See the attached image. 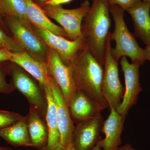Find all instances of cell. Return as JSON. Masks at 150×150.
<instances>
[{"instance_id": "cell-23", "label": "cell", "mask_w": 150, "mask_h": 150, "mask_svg": "<svg viewBox=\"0 0 150 150\" xmlns=\"http://www.w3.org/2000/svg\"><path fill=\"white\" fill-rule=\"evenodd\" d=\"M25 118V117L16 112L0 110V129L12 125Z\"/></svg>"}, {"instance_id": "cell-22", "label": "cell", "mask_w": 150, "mask_h": 150, "mask_svg": "<svg viewBox=\"0 0 150 150\" xmlns=\"http://www.w3.org/2000/svg\"><path fill=\"white\" fill-rule=\"evenodd\" d=\"M0 48L13 52H21L24 51L13 38H12L7 35L1 28Z\"/></svg>"}, {"instance_id": "cell-19", "label": "cell", "mask_w": 150, "mask_h": 150, "mask_svg": "<svg viewBox=\"0 0 150 150\" xmlns=\"http://www.w3.org/2000/svg\"><path fill=\"white\" fill-rule=\"evenodd\" d=\"M25 1L27 4L28 18L31 24L70 40L64 30L52 22L42 8L33 2L32 0H25Z\"/></svg>"}, {"instance_id": "cell-14", "label": "cell", "mask_w": 150, "mask_h": 150, "mask_svg": "<svg viewBox=\"0 0 150 150\" xmlns=\"http://www.w3.org/2000/svg\"><path fill=\"white\" fill-rule=\"evenodd\" d=\"M110 112L104 121L101 132L105 138L98 144L103 150H117L121 144V135L125 119L122 118L115 109L110 108Z\"/></svg>"}, {"instance_id": "cell-32", "label": "cell", "mask_w": 150, "mask_h": 150, "mask_svg": "<svg viewBox=\"0 0 150 150\" xmlns=\"http://www.w3.org/2000/svg\"><path fill=\"white\" fill-rule=\"evenodd\" d=\"M3 15H4V14L3 9L2 1V0H0V16Z\"/></svg>"}, {"instance_id": "cell-3", "label": "cell", "mask_w": 150, "mask_h": 150, "mask_svg": "<svg viewBox=\"0 0 150 150\" xmlns=\"http://www.w3.org/2000/svg\"><path fill=\"white\" fill-rule=\"evenodd\" d=\"M110 12L115 23L113 32H110V39L115 41L111 48L112 56L117 61L122 57H129L132 63L142 65L146 61L144 50L138 45L135 36L129 31L124 19V10L117 5L109 6Z\"/></svg>"}, {"instance_id": "cell-6", "label": "cell", "mask_w": 150, "mask_h": 150, "mask_svg": "<svg viewBox=\"0 0 150 150\" xmlns=\"http://www.w3.org/2000/svg\"><path fill=\"white\" fill-rule=\"evenodd\" d=\"M6 19L14 39L23 51L36 61L46 63L48 47L33 28L26 27L9 18Z\"/></svg>"}, {"instance_id": "cell-29", "label": "cell", "mask_w": 150, "mask_h": 150, "mask_svg": "<svg viewBox=\"0 0 150 150\" xmlns=\"http://www.w3.org/2000/svg\"><path fill=\"white\" fill-rule=\"evenodd\" d=\"M117 150H136L134 148L132 147L130 144H126L122 146L119 147Z\"/></svg>"}, {"instance_id": "cell-2", "label": "cell", "mask_w": 150, "mask_h": 150, "mask_svg": "<svg viewBox=\"0 0 150 150\" xmlns=\"http://www.w3.org/2000/svg\"><path fill=\"white\" fill-rule=\"evenodd\" d=\"M109 12L107 0H93L81 25L82 35L87 47L103 67L111 26Z\"/></svg>"}, {"instance_id": "cell-11", "label": "cell", "mask_w": 150, "mask_h": 150, "mask_svg": "<svg viewBox=\"0 0 150 150\" xmlns=\"http://www.w3.org/2000/svg\"><path fill=\"white\" fill-rule=\"evenodd\" d=\"M50 87L56 103L61 149L62 150H66L68 145L73 143L75 129L74 122L62 91L53 78Z\"/></svg>"}, {"instance_id": "cell-21", "label": "cell", "mask_w": 150, "mask_h": 150, "mask_svg": "<svg viewBox=\"0 0 150 150\" xmlns=\"http://www.w3.org/2000/svg\"><path fill=\"white\" fill-rule=\"evenodd\" d=\"M3 12L6 17L19 22L25 26L32 28L28 18L25 0H2Z\"/></svg>"}, {"instance_id": "cell-16", "label": "cell", "mask_w": 150, "mask_h": 150, "mask_svg": "<svg viewBox=\"0 0 150 150\" xmlns=\"http://www.w3.org/2000/svg\"><path fill=\"white\" fill-rule=\"evenodd\" d=\"M71 116L76 122L93 119L101 115V110L85 93L77 90L69 106Z\"/></svg>"}, {"instance_id": "cell-31", "label": "cell", "mask_w": 150, "mask_h": 150, "mask_svg": "<svg viewBox=\"0 0 150 150\" xmlns=\"http://www.w3.org/2000/svg\"><path fill=\"white\" fill-rule=\"evenodd\" d=\"M91 150H103L102 147L100 146V145L98 143Z\"/></svg>"}, {"instance_id": "cell-30", "label": "cell", "mask_w": 150, "mask_h": 150, "mask_svg": "<svg viewBox=\"0 0 150 150\" xmlns=\"http://www.w3.org/2000/svg\"><path fill=\"white\" fill-rule=\"evenodd\" d=\"M66 150H76L74 147V144L73 143L70 144H69L67 146Z\"/></svg>"}, {"instance_id": "cell-7", "label": "cell", "mask_w": 150, "mask_h": 150, "mask_svg": "<svg viewBox=\"0 0 150 150\" xmlns=\"http://www.w3.org/2000/svg\"><path fill=\"white\" fill-rule=\"evenodd\" d=\"M120 64L124 75L126 86L123 99L116 110L125 119L129 110L137 103L139 94L142 90L139 73L141 65L137 63L130 64L125 56L120 59Z\"/></svg>"}, {"instance_id": "cell-25", "label": "cell", "mask_w": 150, "mask_h": 150, "mask_svg": "<svg viewBox=\"0 0 150 150\" xmlns=\"http://www.w3.org/2000/svg\"><path fill=\"white\" fill-rule=\"evenodd\" d=\"M109 6L117 5L127 11L133 7L140 0H107Z\"/></svg>"}, {"instance_id": "cell-28", "label": "cell", "mask_w": 150, "mask_h": 150, "mask_svg": "<svg viewBox=\"0 0 150 150\" xmlns=\"http://www.w3.org/2000/svg\"><path fill=\"white\" fill-rule=\"evenodd\" d=\"M146 60L150 61V45L146 46L144 49Z\"/></svg>"}, {"instance_id": "cell-9", "label": "cell", "mask_w": 150, "mask_h": 150, "mask_svg": "<svg viewBox=\"0 0 150 150\" xmlns=\"http://www.w3.org/2000/svg\"><path fill=\"white\" fill-rule=\"evenodd\" d=\"M12 85L28 100L30 106L34 108L42 116L45 117L47 101L45 93L20 67L11 69Z\"/></svg>"}, {"instance_id": "cell-13", "label": "cell", "mask_w": 150, "mask_h": 150, "mask_svg": "<svg viewBox=\"0 0 150 150\" xmlns=\"http://www.w3.org/2000/svg\"><path fill=\"white\" fill-rule=\"evenodd\" d=\"M11 61L20 66L37 80L40 87L43 88L51 85L53 77L46 63H41L33 59L26 52L10 51Z\"/></svg>"}, {"instance_id": "cell-27", "label": "cell", "mask_w": 150, "mask_h": 150, "mask_svg": "<svg viewBox=\"0 0 150 150\" xmlns=\"http://www.w3.org/2000/svg\"><path fill=\"white\" fill-rule=\"evenodd\" d=\"M73 0H48L44 3L46 5L52 6H61L63 4H68Z\"/></svg>"}, {"instance_id": "cell-10", "label": "cell", "mask_w": 150, "mask_h": 150, "mask_svg": "<svg viewBox=\"0 0 150 150\" xmlns=\"http://www.w3.org/2000/svg\"><path fill=\"white\" fill-rule=\"evenodd\" d=\"M33 25V28L44 41L48 48L54 49L59 54L64 64L68 67L71 65L79 50L86 45L83 37L70 40L53 34L47 30Z\"/></svg>"}, {"instance_id": "cell-8", "label": "cell", "mask_w": 150, "mask_h": 150, "mask_svg": "<svg viewBox=\"0 0 150 150\" xmlns=\"http://www.w3.org/2000/svg\"><path fill=\"white\" fill-rule=\"evenodd\" d=\"M46 64L49 72L60 88L65 102L69 107L76 91L71 67L65 65L59 54L49 48Z\"/></svg>"}, {"instance_id": "cell-26", "label": "cell", "mask_w": 150, "mask_h": 150, "mask_svg": "<svg viewBox=\"0 0 150 150\" xmlns=\"http://www.w3.org/2000/svg\"><path fill=\"white\" fill-rule=\"evenodd\" d=\"M11 59L10 51L0 48V62L11 61Z\"/></svg>"}, {"instance_id": "cell-35", "label": "cell", "mask_w": 150, "mask_h": 150, "mask_svg": "<svg viewBox=\"0 0 150 150\" xmlns=\"http://www.w3.org/2000/svg\"><path fill=\"white\" fill-rule=\"evenodd\" d=\"M140 1H144L149 2H150V0H140Z\"/></svg>"}, {"instance_id": "cell-33", "label": "cell", "mask_w": 150, "mask_h": 150, "mask_svg": "<svg viewBox=\"0 0 150 150\" xmlns=\"http://www.w3.org/2000/svg\"><path fill=\"white\" fill-rule=\"evenodd\" d=\"M0 150H12L9 148L3 147H0Z\"/></svg>"}, {"instance_id": "cell-15", "label": "cell", "mask_w": 150, "mask_h": 150, "mask_svg": "<svg viewBox=\"0 0 150 150\" xmlns=\"http://www.w3.org/2000/svg\"><path fill=\"white\" fill-rule=\"evenodd\" d=\"M43 91L47 101L45 118L48 131V142L44 150H62L56 103L50 86L44 88Z\"/></svg>"}, {"instance_id": "cell-1", "label": "cell", "mask_w": 150, "mask_h": 150, "mask_svg": "<svg viewBox=\"0 0 150 150\" xmlns=\"http://www.w3.org/2000/svg\"><path fill=\"white\" fill-rule=\"evenodd\" d=\"M70 67L76 89L85 93L101 111L109 107L102 92L103 67L86 44L78 51Z\"/></svg>"}, {"instance_id": "cell-24", "label": "cell", "mask_w": 150, "mask_h": 150, "mask_svg": "<svg viewBox=\"0 0 150 150\" xmlns=\"http://www.w3.org/2000/svg\"><path fill=\"white\" fill-rule=\"evenodd\" d=\"M7 69L0 66V93H10L14 91L15 88L12 84H9L6 79V75L8 73Z\"/></svg>"}, {"instance_id": "cell-5", "label": "cell", "mask_w": 150, "mask_h": 150, "mask_svg": "<svg viewBox=\"0 0 150 150\" xmlns=\"http://www.w3.org/2000/svg\"><path fill=\"white\" fill-rule=\"evenodd\" d=\"M90 6L86 0L77 8L68 9L61 6H43L42 9L48 17L57 21L69 36L70 40L83 37L81 25L84 18L88 12Z\"/></svg>"}, {"instance_id": "cell-20", "label": "cell", "mask_w": 150, "mask_h": 150, "mask_svg": "<svg viewBox=\"0 0 150 150\" xmlns=\"http://www.w3.org/2000/svg\"><path fill=\"white\" fill-rule=\"evenodd\" d=\"M0 137L16 146L34 147L28 132L26 117L12 125L0 129Z\"/></svg>"}, {"instance_id": "cell-34", "label": "cell", "mask_w": 150, "mask_h": 150, "mask_svg": "<svg viewBox=\"0 0 150 150\" xmlns=\"http://www.w3.org/2000/svg\"><path fill=\"white\" fill-rule=\"evenodd\" d=\"M39 2L41 3H44L46 2V1H48V0H38Z\"/></svg>"}, {"instance_id": "cell-18", "label": "cell", "mask_w": 150, "mask_h": 150, "mask_svg": "<svg viewBox=\"0 0 150 150\" xmlns=\"http://www.w3.org/2000/svg\"><path fill=\"white\" fill-rule=\"evenodd\" d=\"M42 117L35 108L30 106L26 118L28 132L34 146L44 150L48 142V131Z\"/></svg>"}, {"instance_id": "cell-12", "label": "cell", "mask_w": 150, "mask_h": 150, "mask_svg": "<svg viewBox=\"0 0 150 150\" xmlns=\"http://www.w3.org/2000/svg\"><path fill=\"white\" fill-rule=\"evenodd\" d=\"M102 115L77 123L75 127L73 144L76 150H91L100 139L103 125Z\"/></svg>"}, {"instance_id": "cell-17", "label": "cell", "mask_w": 150, "mask_h": 150, "mask_svg": "<svg viewBox=\"0 0 150 150\" xmlns=\"http://www.w3.org/2000/svg\"><path fill=\"white\" fill-rule=\"evenodd\" d=\"M150 2L140 1L127 11L132 18L135 35L150 45Z\"/></svg>"}, {"instance_id": "cell-4", "label": "cell", "mask_w": 150, "mask_h": 150, "mask_svg": "<svg viewBox=\"0 0 150 150\" xmlns=\"http://www.w3.org/2000/svg\"><path fill=\"white\" fill-rule=\"evenodd\" d=\"M109 33L103 66L102 92L109 108H113L116 110L123 99L124 91L118 75V62L111 54V40Z\"/></svg>"}]
</instances>
